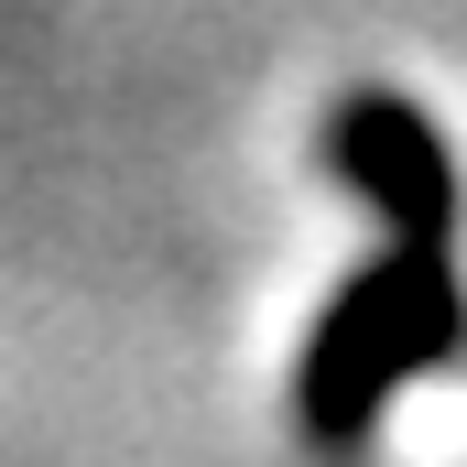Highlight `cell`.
<instances>
[{"mask_svg": "<svg viewBox=\"0 0 467 467\" xmlns=\"http://www.w3.org/2000/svg\"><path fill=\"white\" fill-rule=\"evenodd\" d=\"M467 358V272L457 229L435 218H380V250L327 294L316 337L294 358V424L316 457H358L380 435V413Z\"/></svg>", "mask_w": 467, "mask_h": 467, "instance_id": "6da1fadb", "label": "cell"}]
</instances>
